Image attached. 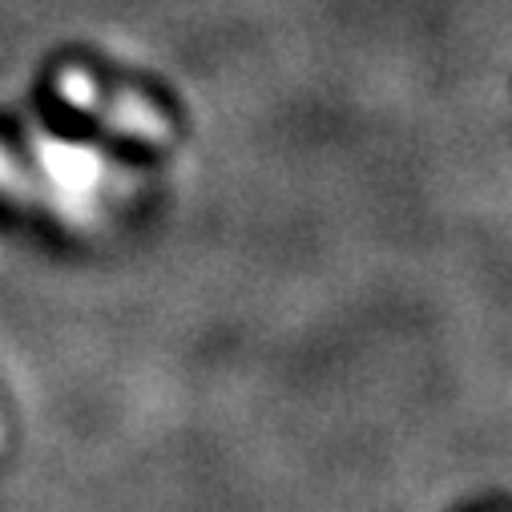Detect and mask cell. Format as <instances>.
Here are the masks:
<instances>
[{
    "mask_svg": "<svg viewBox=\"0 0 512 512\" xmlns=\"http://www.w3.org/2000/svg\"><path fill=\"white\" fill-rule=\"evenodd\" d=\"M0 444H5V436H0Z\"/></svg>",
    "mask_w": 512,
    "mask_h": 512,
    "instance_id": "cell-1",
    "label": "cell"
}]
</instances>
